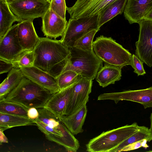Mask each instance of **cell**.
<instances>
[{
  "instance_id": "13",
  "label": "cell",
  "mask_w": 152,
  "mask_h": 152,
  "mask_svg": "<svg viewBox=\"0 0 152 152\" xmlns=\"http://www.w3.org/2000/svg\"><path fill=\"white\" fill-rule=\"evenodd\" d=\"M115 0H77L71 7H66L70 18L77 19L99 13Z\"/></svg>"
},
{
  "instance_id": "22",
  "label": "cell",
  "mask_w": 152,
  "mask_h": 152,
  "mask_svg": "<svg viewBox=\"0 0 152 152\" xmlns=\"http://www.w3.org/2000/svg\"><path fill=\"white\" fill-rule=\"evenodd\" d=\"M24 77L20 68H13L0 85V100L4 99L20 83Z\"/></svg>"
},
{
  "instance_id": "10",
  "label": "cell",
  "mask_w": 152,
  "mask_h": 152,
  "mask_svg": "<svg viewBox=\"0 0 152 152\" xmlns=\"http://www.w3.org/2000/svg\"><path fill=\"white\" fill-rule=\"evenodd\" d=\"M92 79L80 75L77 81L72 86V91L65 115L77 111L88 101L91 91Z\"/></svg>"
},
{
  "instance_id": "34",
  "label": "cell",
  "mask_w": 152,
  "mask_h": 152,
  "mask_svg": "<svg viewBox=\"0 0 152 152\" xmlns=\"http://www.w3.org/2000/svg\"><path fill=\"white\" fill-rule=\"evenodd\" d=\"M39 115L37 109L35 107H31L28 109L27 116L31 119L35 120L38 119Z\"/></svg>"
},
{
  "instance_id": "26",
  "label": "cell",
  "mask_w": 152,
  "mask_h": 152,
  "mask_svg": "<svg viewBox=\"0 0 152 152\" xmlns=\"http://www.w3.org/2000/svg\"><path fill=\"white\" fill-rule=\"evenodd\" d=\"M28 109L15 102L4 99L0 100V112L28 117Z\"/></svg>"
},
{
  "instance_id": "14",
  "label": "cell",
  "mask_w": 152,
  "mask_h": 152,
  "mask_svg": "<svg viewBox=\"0 0 152 152\" xmlns=\"http://www.w3.org/2000/svg\"><path fill=\"white\" fill-rule=\"evenodd\" d=\"M24 76L53 94L60 91L56 78L34 66L21 67Z\"/></svg>"
},
{
  "instance_id": "19",
  "label": "cell",
  "mask_w": 152,
  "mask_h": 152,
  "mask_svg": "<svg viewBox=\"0 0 152 152\" xmlns=\"http://www.w3.org/2000/svg\"><path fill=\"white\" fill-rule=\"evenodd\" d=\"M87 112L86 104L74 113L69 115H63L59 118L73 135H77L83 131L82 127Z\"/></svg>"
},
{
  "instance_id": "18",
  "label": "cell",
  "mask_w": 152,
  "mask_h": 152,
  "mask_svg": "<svg viewBox=\"0 0 152 152\" xmlns=\"http://www.w3.org/2000/svg\"><path fill=\"white\" fill-rule=\"evenodd\" d=\"M72 87L61 90L53 94L45 107L58 118L65 115L72 91Z\"/></svg>"
},
{
  "instance_id": "23",
  "label": "cell",
  "mask_w": 152,
  "mask_h": 152,
  "mask_svg": "<svg viewBox=\"0 0 152 152\" xmlns=\"http://www.w3.org/2000/svg\"><path fill=\"white\" fill-rule=\"evenodd\" d=\"M31 125L37 124L27 117L0 112V129L3 131L14 127Z\"/></svg>"
},
{
  "instance_id": "15",
  "label": "cell",
  "mask_w": 152,
  "mask_h": 152,
  "mask_svg": "<svg viewBox=\"0 0 152 152\" xmlns=\"http://www.w3.org/2000/svg\"><path fill=\"white\" fill-rule=\"evenodd\" d=\"M41 30L46 37L56 39L62 37L68 22L50 8L42 17Z\"/></svg>"
},
{
  "instance_id": "21",
  "label": "cell",
  "mask_w": 152,
  "mask_h": 152,
  "mask_svg": "<svg viewBox=\"0 0 152 152\" xmlns=\"http://www.w3.org/2000/svg\"><path fill=\"white\" fill-rule=\"evenodd\" d=\"M0 39L7 33L15 22L21 21L10 10L6 0H0Z\"/></svg>"
},
{
  "instance_id": "25",
  "label": "cell",
  "mask_w": 152,
  "mask_h": 152,
  "mask_svg": "<svg viewBox=\"0 0 152 152\" xmlns=\"http://www.w3.org/2000/svg\"><path fill=\"white\" fill-rule=\"evenodd\" d=\"M143 139L146 140L148 142H150L152 140V133L148 127L145 126H140L137 132L122 142L113 152H121L126 145Z\"/></svg>"
},
{
  "instance_id": "8",
  "label": "cell",
  "mask_w": 152,
  "mask_h": 152,
  "mask_svg": "<svg viewBox=\"0 0 152 152\" xmlns=\"http://www.w3.org/2000/svg\"><path fill=\"white\" fill-rule=\"evenodd\" d=\"M138 40L135 43V55L149 67L152 66V21L141 20Z\"/></svg>"
},
{
  "instance_id": "11",
  "label": "cell",
  "mask_w": 152,
  "mask_h": 152,
  "mask_svg": "<svg viewBox=\"0 0 152 152\" xmlns=\"http://www.w3.org/2000/svg\"><path fill=\"white\" fill-rule=\"evenodd\" d=\"M113 100L116 104L120 101H129L140 104L145 109L152 108V86L142 89L104 93L98 97V100Z\"/></svg>"
},
{
  "instance_id": "37",
  "label": "cell",
  "mask_w": 152,
  "mask_h": 152,
  "mask_svg": "<svg viewBox=\"0 0 152 152\" xmlns=\"http://www.w3.org/2000/svg\"><path fill=\"white\" fill-rule=\"evenodd\" d=\"M150 118L151 122L150 127V129L152 133V113L151 114Z\"/></svg>"
},
{
  "instance_id": "3",
  "label": "cell",
  "mask_w": 152,
  "mask_h": 152,
  "mask_svg": "<svg viewBox=\"0 0 152 152\" xmlns=\"http://www.w3.org/2000/svg\"><path fill=\"white\" fill-rule=\"evenodd\" d=\"M96 56L106 64L122 68L132 65V55L111 37L101 35L93 42Z\"/></svg>"
},
{
  "instance_id": "29",
  "label": "cell",
  "mask_w": 152,
  "mask_h": 152,
  "mask_svg": "<svg viewBox=\"0 0 152 152\" xmlns=\"http://www.w3.org/2000/svg\"><path fill=\"white\" fill-rule=\"evenodd\" d=\"M34 60L33 50L25 51L16 61L13 62L14 68H20L33 66Z\"/></svg>"
},
{
  "instance_id": "5",
  "label": "cell",
  "mask_w": 152,
  "mask_h": 152,
  "mask_svg": "<svg viewBox=\"0 0 152 152\" xmlns=\"http://www.w3.org/2000/svg\"><path fill=\"white\" fill-rule=\"evenodd\" d=\"M69 49L70 55L64 71L72 70L83 77L94 79L103 61L93 50H85L75 47Z\"/></svg>"
},
{
  "instance_id": "4",
  "label": "cell",
  "mask_w": 152,
  "mask_h": 152,
  "mask_svg": "<svg viewBox=\"0 0 152 152\" xmlns=\"http://www.w3.org/2000/svg\"><path fill=\"white\" fill-rule=\"evenodd\" d=\"M140 126L134 122L103 132L91 140L86 145L89 152H113L119 145L137 132Z\"/></svg>"
},
{
  "instance_id": "6",
  "label": "cell",
  "mask_w": 152,
  "mask_h": 152,
  "mask_svg": "<svg viewBox=\"0 0 152 152\" xmlns=\"http://www.w3.org/2000/svg\"><path fill=\"white\" fill-rule=\"evenodd\" d=\"M99 19V14L77 19L70 18L60 41L69 48L73 47L75 42L88 32L100 30Z\"/></svg>"
},
{
  "instance_id": "2",
  "label": "cell",
  "mask_w": 152,
  "mask_h": 152,
  "mask_svg": "<svg viewBox=\"0 0 152 152\" xmlns=\"http://www.w3.org/2000/svg\"><path fill=\"white\" fill-rule=\"evenodd\" d=\"M53 94L24 76L18 85L3 99L18 103L28 109H37L44 107Z\"/></svg>"
},
{
  "instance_id": "27",
  "label": "cell",
  "mask_w": 152,
  "mask_h": 152,
  "mask_svg": "<svg viewBox=\"0 0 152 152\" xmlns=\"http://www.w3.org/2000/svg\"><path fill=\"white\" fill-rule=\"evenodd\" d=\"M80 75L72 70L64 71L57 78L59 88L61 90L72 86L77 81Z\"/></svg>"
},
{
  "instance_id": "24",
  "label": "cell",
  "mask_w": 152,
  "mask_h": 152,
  "mask_svg": "<svg viewBox=\"0 0 152 152\" xmlns=\"http://www.w3.org/2000/svg\"><path fill=\"white\" fill-rule=\"evenodd\" d=\"M128 0H115L102 10L99 14L98 27H100L105 23L124 11Z\"/></svg>"
},
{
  "instance_id": "1",
  "label": "cell",
  "mask_w": 152,
  "mask_h": 152,
  "mask_svg": "<svg viewBox=\"0 0 152 152\" xmlns=\"http://www.w3.org/2000/svg\"><path fill=\"white\" fill-rule=\"evenodd\" d=\"M34 65L55 77L64 70L70 55V49L60 40L40 37L33 50Z\"/></svg>"
},
{
  "instance_id": "39",
  "label": "cell",
  "mask_w": 152,
  "mask_h": 152,
  "mask_svg": "<svg viewBox=\"0 0 152 152\" xmlns=\"http://www.w3.org/2000/svg\"><path fill=\"white\" fill-rule=\"evenodd\" d=\"M49 3H50L51 0H47Z\"/></svg>"
},
{
  "instance_id": "7",
  "label": "cell",
  "mask_w": 152,
  "mask_h": 152,
  "mask_svg": "<svg viewBox=\"0 0 152 152\" xmlns=\"http://www.w3.org/2000/svg\"><path fill=\"white\" fill-rule=\"evenodd\" d=\"M8 4L12 12L21 21L42 18L50 6L47 0H16Z\"/></svg>"
},
{
  "instance_id": "9",
  "label": "cell",
  "mask_w": 152,
  "mask_h": 152,
  "mask_svg": "<svg viewBox=\"0 0 152 152\" xmlns=\"http://www.w3.org/2000/svg\"><path fill=\"white\" fill-rule=\"evenodd\" d=\"M34 121L38 129L48 140L63 146L69 151L75 152L78 149V141L66 126L60 131L50 127L38 119Z\"/></svg>"
},
{
  "instance_id": "38",
  "label": "cell",
  "mask_w": 152,
  "mask_h": 152,
  "mask_svg": "<svg viewBox=\"0 0 152 152\" xmlns=\"http://www.w3.org/2000/svg\"><path fill=\"white\" fill-rule=\"evenodd\" d=\"M8 4L11 3L16 0H6Z\"/></svg>"
},
{
  "instance_id": "30",
  "label": "cell",
  "mask_w": 152,
  "mask_h": 152,
  "mask_svg": "<svg viewBox=\"0 0 152 152\" xmlns=\"http://www.w3.org/2000/svg\"><path fill=\"white\" fill-rule=\"evenodd\" d=\"M66 7L65 0H51L50 3V8L65 19Z\"/></svg>"
},
{
  "instance_id": "28",
  "label": "cell",
  "mask_w": 152,
  "mask_h": 152,
  "mask_svg": "<svg viewBox=\"0 0 152 152\" xmlns=\"http://www.w3.org/2000/svg\"><path fill=\"white\" fill-rule=\"evenodd\" d=\"M98 31L94 29L88 32L78 39L75 43L74 47L85 50H93V38Z\"/></svg>"
},
{
  "instance_id": "20",
  "label": "cell",
  "mask_w": 152,
  "mask_h": 152,
  "mask_svg": "<svg viewBox=\"0 0 152 152\" xmlns=\"http://www.w3.org/2000/svg\"><path fill=\"white\" fill-rule=\"evenodd\" d=\"M121 68L106 64L99 70L95 78L96 80L102 87L114 84L121 78Z\"/></svg>"
},
{
  "instance_id": "17",
  "label": "cell",
  "mask_w": 152,
  "mask_h": 152,
  "mask_svg": "<svg viewBox=\"0 0 152 152\" xmlns=\"http://www.w3.org/2000/svg\"><path fill=\"white\" fill-rule=\"evenodd\" d=\"M17 34L20 43L24 51L34 50L39 39L33 21L26 20L18 23Z\"/></svg>"
},
{
  "instance_id": "35",
  "label": "cell",
  "mask_w": 152,
  "mask_h": 152,
  "mask_svg": "<svg viewBox=\"0 0 152 152\" xmlns=\"http://www.w3.org/2000/svg\"><path fill=\"white\" fill-rule=\"evenodd\" d=\"M0 143H7L8 139L3 133V131L0 129Z\"/></svg>"
},
{
  "instance_id": "36",
  "label": "cell",
  "mask_w": 152,
  "mask_h": 152,
  "mask_svg": "<svg viewBox=\"0 0 152 152\" xmlns=\"http://www.w3.org/2000/svg\"><path fill=\"white\" fill-rule=\"evenodd\" d=\"M143 19L152 21V8L147 13Z\"/></svg>"
},
{
  "instance_id": "31",
  "label": "cell",
  "mask_w": 152,
  "mask_h": 152,
  "mask_svg": "<svg viewBox=\"0 0 152 152\" xmlns=\"http://www.w3.org/2000/svg\"><path fill=\"white\" fill-rule=\"evenodd\" d=\"M143 62L136 55H132L131 66L134 69V72L136 73L138 76L144 75L146 72L143 66Z\"/></svg>"
},
{
  "instance_id": "12",
  "label": "cell",
  "mask_w": 152,
  "mask_h": 152,
  "mask_svg": "<svg viewBox=\"0 0 152 152\" xmlns=\"http://www.w3.org/2000/svg\"><path fill=\"white\" fill-rule=\"evenodd\" d=\"M18 23L12 26L0 39V58L14 62L16 61L25 51L18 37Z\"/></svg>"
},
{
  "instance_id": "32",
  "label": "cell",
  "mask_w": 152,
  "mask_h": 152,
  "mask_svg": "<svg viewBox=\"0 0 152 152\" xmlns=\"http://www.w3.org/2000/svg\"><path fill=\"white\" fill-rule=\"evenodd\" d=\"M147 142L146 140L143 139L132 143L124 147L121 151L133 150L142 147L147 148L148 147V146L147 144Z\"/></svg>"
},
{
  "instance_id": "16",
  "label": "cell",
  "mask_w": 152,
  "mask_h": 152,
  "mask_svg": "<svg viewBox=\"0 0 152 152\" xmlns=\"http://www.w3.org/2000/svg\"><path fill=\"white\" fill-rule=\"evenodd\" d=\"M152 8V0H128L124 13L130 24L138 23Z\"/></svg>"
},
{
  "instance_id": "33",
  "label": "cell",
  "mask_w": 152,
  "mask_h": 152,
  "mask_svg": "<svg viewBox=\"0 0 152 152\" xmlns=\"http://www.w3.org/2000/svg\"><path fill=\"white\" fill-rule=\"evenodd\" d=\"M13 68L14 65L13 62L0 58V74L9 72Z\"/></svg>"
}]
</instances>
